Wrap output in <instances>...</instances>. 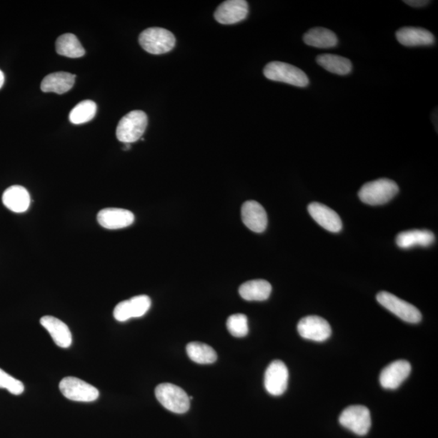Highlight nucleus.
I'll list each match as a JSON object with an SVG mask.
<instances>
[{"instance_id": "f257e3e1", "label": "nucleus", "mask_w": 438, "mask_h": 438, "mask_svg": "<svg viewBox=\"0 0 438 438\" xmlns=\"http://www.w3.org/2000/svg\"><path fill=\"white\" fill-rule=\"evenodd\" d=\"M399 190L398 184L392 179H379L364 184L358 195L367 205L379 206L391 201Z\"/></svg>"}, {"instance_id": "f03ea898", "label": "nucleus", "mask_w": 438, "mask_h": 438, "mask_svg": "<svg viewBox=\"0 0 438 438\" xmlns=\"http://www.w3.org/2000/svg\"><path fill=\"white\" fill-rule=\"evenodd\" d=\"M174 34L163 28H149L139 36V44L144 50L152 55H163L176 46Z\"/></svg>"}, {"instance_id": "7ed1b4c3", "label": "nucleus", "mask_w": 438, "mask_h": 438, "mask_svg": "<svg viewBox=\"0 0 438 438\" xmlns=\"http://www.w3.org/2000/svg\"><path fill=\"white\" fill-rule=\"evenodd\" d=\"M267 79L289 84L297 87H306L309 79L302 69L289 64L274 61L269 63L263 71Z\"/></svg>"}, {"instance_id": "20e7f679", "label": "nucleus", "mask_w": 438, "mask_h": 438, "mask_svg": "<svg viewBox=\"0 0 438 438\" xmlns=\"http://www.w3.org/2000/svg\"><path fill=\"white\" fill-rule=\"evenodd\" d=\"M148 125V117L142 111H133L119 122L116 136L119 141L131 144L140 140Z\"/></svg>"}, {"instance_id": "39448f33", "label": "nucleus", "mask_w": 438, "mask_h": 438, "mask_svg": "<svg viewBox=\"0 0 438 438\" xmlns=\"http://www.w3.org/2000/svg\"><path fill=\"white\" fill-rule=\"evenodd\" d=\"M156 398L166 409L177 414L189 410V396L184 389L171 383L160 384L155 389Z\"/></svg>"}, {"instance_id": "423d86ee", "label": "nucleus", "mask_w": 438, "mask_h": 438, "mask_svg": "<svg viewBox=\"0 0 438 438\" xmlns=\"http://www.w3.org/2000/svg\"><path fill=\"white\" fill-rule=\"evenodd\" d=\"M377 299L383 307L406 322L414 324L422 321L421 312L415 306L403 301L392 293L381 292L377 294Z\"/></svg>"}, {"instance_id": "0eeeda50", "label": "nucleus", "mask_w": 438, "mask_h": 438, "mask_svg": "<svg viewBox=\"0 0 438 438\" xmlns=\"http://www.w3.org/2000/svg\"><path fill=\"white\" fill-rule=\"evenodd\" d=\"M339 423L354 434L364 436L371 428L370 412L367 407L362 405L348 407L341 413Z\"/></svg>"}, {"instance_id": "6e6552de", "label": "nucleus", "mask_w": 438, "mask_h": 438, "mask_svg": "<svg viewBox=\"0 0 438 438\" xmlns=\"http://www.w3.org/2000/svg\"><path fill=\"white\" fill-rule=\"evenodd\" d=\"M59 389L65 398L76 402L87 403L97 400L99 397L97 388L74 377H64L59 383Z\"/></svg>"}, {"instance_id": "1a4fd4ad", "label": "nucleus", "mask_w": 438, "mask_h": 438, "mask_svg": "<svg viewBox=\"0 0 438 438\" xmlns=\"http://www.w3.org/2000/svg\"><path fill=\"white\" fill-rule=\"evenodd\" d=\"M297 329L302 338L315 342L326 341L332 333L329 322L318 316L302 318L298 323Z\"/></svg>"}, {"instance_id": "9d476101", "label": "nucleus", "mask_w": 438, "mask_h": 438, "mask_svg": "<svg viewBox=\"0 0 438 438\" xmlns=\"http://www.w3.org/2000/svg\"><path fill=\"white\" fill-rule=\"evenodd\" d=\"M289 373L286 364L281 361L269 364L265 374V388L269 394L274 396L283 394L287 388Z\"/></svg>"}, {"instance_id": "9b49d317", "label": "nucleus", "mask_w": 438, "mask_h": 438, "mask_svg": "<svg viewBox=\"0 0 438 438\" xmlns=\"http://www.w3.org/2000/svg\"><path fill=\"white\" fill-rule=\"evenodd\" d=\"M249 14V5L244 0H227L222 3L214 13L215 20L223 25L241 22Z\"/></svg>"}, {"instance_id": "f8f14e48", "label": "nucleus", "mask_w": 438, "mask_h": 438, "mask_svg": "<svg viewBox=\"0 0 438 438\" xmlns=\"http://www.w3.org/2000/svg\"><path fill=\"white\" fill-rule=\"evenodd\" d=\"M99 225L109 230L122 229L134 223L135 216L127 209L119 208H106L98 214Z\"/></svg>"}, {"instance_id": "ddd939ff", "label": "nucleus", "mask_w": 438, "mask_h": 438, "mask_svg": "<svg viewBox=\"0 0 438 438\" xmlns=\"http://www.w3.org/2000/svg\"><path fill=\"white\" fill-rule=\"evenodd\" d=\"M242 218L244 224L252 232L262 233L267 229V214L261 204L255 201L244 203L242 208Z\"/></svg>"}, {"instance_id": "4468645a", "label": "nucleus", "mask_w": 438, "mask_h": 438, "mask_svg": "<svg viewBox=\"0 0 438 438\" xmlns=\"http://www.w3.org/2000/svg\"><path fill=\"white\" fill-rule=\"evenodd\" d=\"M412 366L407 361L394 362L383 369L380 374V383L387 389H397L410 375Z\"/></svg>"}, {"instance_id": "2eb2a0df", "label": "nucleus", "mask_w": 438, "mask_h": 438, "mask_svg": "<svg viewBox=\"0 0 438 438\" xmlns=\"http://www.w3.org/2000/svg\"><path fill=\"white\" fill-rule=\"evenodd\" d=\"M311 217L316 223L329 232H339L343 227L339 215L323 204L314 202L308 206Z\"/></svg>"}, {"instance_id": "dca6fc26", "label": "nucleus", "mask_w": 438, "mask_h": 438, "mask_svg": "<svg viewBox=\"0 0 438 438\" xmlns=\"http://www.w3.org/2000/svg\"><path fill=\"white\" fill-rule=\"evenodd\" d=\"M40 323L51 334L53 341L59 347L69 348L73 343L69 327L58 318L44 316L41 318Z\"/></svg>"}, {"instance_id": "f3484780", "label": "nucleus", "mask_w": 438, "mask_h": 438, "mask_svg": "<svg viewBox=\"0 0 438 438\" xmlns=\"http://www.w3.org/2000/svg\"><path fill=\"white\" fill-rule=\"evenodd\" d=\"M399 43L405 46L433 45L435 38L427 29L416 27H404L396 33Z\"/></svg>"}, {"instance_id": "a211bd4d", "label": "nucleus", "mask_w": 438, "mask_h": 438, "mask_svg": "<svg viewBox=\"0 0 438 438\" xmlns=\"http://www.w3.org/2000/svg\"><path fill=\"white\" fill-rule=\"evenodd\" d=\"M4 205L15 213L26 212L31 206V195L26 188L20 185L11 186L2 196Z\"/></svg>"}, {"instance_id": "6ab92c4d", "label": "nucleus", "mask_w": 438, "mask_h": 438, "mask_svg": "<svg viewBox=\"0 0 438 438\" xmlns=\"http://www.w3.org/2000/svg\"><path fill=\"white\" fill-rule=\"evenodd\" d=\"M76 76L65 71L47 75L41 83V91L44 93L63 94L70 91L75 84Z\"/></svg>"}, {"instance_id": "aec40b11", "label": "nucleus", "mask_w": 438, "mask_h": 438, "mask_svg": "<svg viewBox=\"0 0 438 438\" xmlns=\"http://www.w3.org/2000/svg\"><path fill=\"white\" fill-rule=\"evenodd\" d=\"M272 287L263 279L246 282L239 287V295L248 302H264L271 296Z\"/></svg>"}, {"instance_id": "412c9836", "label": "nucleus", "mask_w": 438, "mask_h": 438, "mask_svg": "<svg viewBox=\"0 0 438 438\" xmlns=\"http://www.w3.org/2000/svg\"><path fill=\"white\" fill-rule=\"evenodd\" d=\"M435 241L434 234L428 230H412L401 232L396 237V244L401 249H411L416 246L428 247Z\"/></svg>"}, {"instance_id": "4be33fe9", "label": "nucleus", "mask_w": 438, "mask_h": 438, "mask_svg": "<svg viewBox=\"0 0 438 438\" xmlns=\"http://www.w3.org/2000/svg\"><path fill=\"white\" fill-rule=\"evenodd\" d=\"M304 41L305 44L322 49L332 48L338 44L337 36L329 29L321 27L311 29L304 35Z\"/></svg>"}, {"instance_id": "5701e85b", "label": "nucleus", "mask_w": 438, "mask_h": 438, "mask_svg": "<svg viewBox=\"0 0 438 438\" xmlns=\"http://www.w3.org/2000/svg\"><path fill=\"white\" fill-rule=\"evenodd\" d=\"M317 63L329 73L344 76L349 74L352 64L349 59L332 54H323L317 57Z\"/></svg>"}, {"instance_id": "b1692460", "label": "nucleus", "mask_w": 438, "mask_h": 438, "mask_svg": "<svg viewBox=\"0 0 438 438\" xmlns=\"http://www.w3.org/2000/svg\"><path fill=\"white\" fill-rule=\"evenodd\" d=\"M56 48L59 55L69 58H81L86 54L80 41L73 34L59 36L56 40Z\"/></svg>"}, {"instance_id": "393cba45", "label": "nucleus", "mask_w": 438, "mask_h": 438, "mask_svg": "<svg viewBox=\"0 0 438 438\" xmlns=\"http://www.w3.org/2000/svg\"><path fill=\"white\" fill-rule=\"evenodd\" d=\"M186 351L191 361L201 364H208L217 361V353L211 346L194 342L186 347Z\"/></svg>"}, {"instance_id": "a878e982", "label": "nucleus", "mask_w": 438, "mask_h": 438, "mask_svg": "<svg viewBox=\"0 0 438 438\" xmlns=\"http://www.w3.org/2000/svg\"><path fill=\"white\" fill-rule=\"evenodd\" d=\"M97 112V105L91 100L78 104L69 114V121L74 124H83L92 121Z\"/></svg>"}, {"instance_id": "bb28decb", "label": "nucleus", "mask_w": 438, "mask_h": 438, "mask_svg": "<svg viewBox=\"0 0 438 438\" xmlns=\"http://www.w3.org/2000/svg\"><path fill=\"white\" fill-rule=\"evenodd\" d=\"M227 327L234 337H244L249 333L248 318L241 314L232 315L227 319Z\"/></svg>"}, {"instance_id": "cd10ccee", "label": "nucleus", "mask_w": 438, "mask_h": 438, "mask_svg": "<svg viewBox=\"0 0 438 438\" xmlns=\"http://www.w3.org/2000/svg\"><path fill=\"white\" fill-rule=\"evenodd\" d=\"M131 318L145 315L151 306V299L147 296H136L129 299Z\"/></svg>"}, {"instance_id": "c85d7f7f", "label": "nucleus", "mask_w": 438, "mask_h": 438, "mask_svg": "<svg viewBox=\"0 0 438 438\" xmlns=\"http://www.w3.org/2000/svg\"><path fill=\"white\" fill-rule=\"evenodd\" d=\"M0 388L8 389L14 395H20L25 391V387L21 381L16 379L1 369H0Z\"/></svg>"}, {"instance_id": "c756f323", "label": "nucleus", "mask_w": 438, "mask_h": 438, "mask_svg": "<svg viewBox=\"0 0 438 438\" xmlns=\"http://www.w3.org/2000/svg\"><path fill=\"white\" fill-rule=\"evenodd\" d=\"M114 317L118 322H126L131 318L129 301L119 303L113 312Z\"/></svg>"}, {"instance_id": "7c9ffc66", "label": "nucleus", "mask_w": 438, "mask_h": 438, "mask_svg": "<svg viewBox=\"0 0 438 438\" xmlns=\"http://www.w3.org/2000/svg\"><path fill=\"white\" fill-rule=\"evenodd\" d=\"M404 3L414 8H422L429 4V1H426V0H409V1H404Z\"/></svg>"}, {"instance_id": "2f4dec72", "label": "nucleus", "mask_w": 438, "mask_h": 438, "mask_svg": "<svg viewBox=\"0 0 438 438\" xmlns=\"http://www.w3.org/2000/svg\"><path fill=\"white\" fill-rule=\"evenodd\" d=\"M4 84V74L1 70H0V89H1Z\"/></svg>"}, {"instance_id": "473e14b6", "label": "nucleus", "mask_w": 438, "mask_h": 438, "mask_svg": "<svg viewBox=\"0 0 438 438\" xmlns=\"http://www.w3.org/2000/svg\"><path fill=\"white\" fill-rule=\"evenodd\" d=\"M130 148H131L130 144H125V148H124L125 151H128V149H130Z\"/></svg>"}]
</instances>
